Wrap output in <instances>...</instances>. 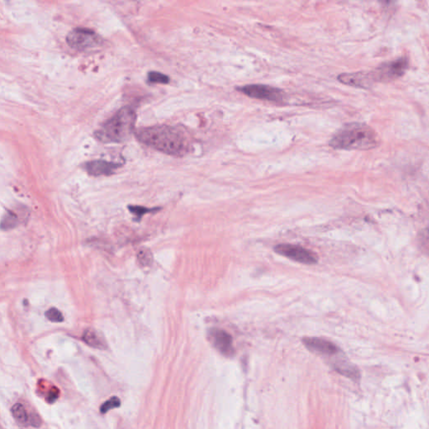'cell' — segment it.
Segmentation results:
<instances>
[{
    "instance_id": "6da1fadb",
    "label": "cell",
    "mask_w": 429,
    "mask_h": 429,
    "mask_svg": "<svg viewBox=\"0 0 429 429\" xmlns=\"http://www.w3.org/2000/svg\"><path fill=\"white\" fill-rule=\"evenodd\" d=\"M137 139L166 155L184 156L188 153L191 143L185 130L174 126L149 127L137 130Z\"/></svg>"
},
{
    "instance_id": "7a4b0ae2",
    "label": "cell",
    "mask_w": 429,
    "mask_h": 429,
    "mask_svg": "<svg viewBox=\"0 0 429 429\" xmlns=\"http://www.w3.org/2000/svg\"><path fill=\"white\" fill-rule=\"evenodd\" d=\"M380 140L376 132L364 124H350L343 127L330 141L335 149L368 150L378 146Z\"/></svg>"
},
{
    "instance_id": "3957f363",
    "label": "cell",
    "mask_w": 429,
    "mask_h": 429,
    "mask_svg": "<svg viewBox=\"0 0 429 429\" xmlns=\"http://www.w3.org/2000/svg\"><path fill=\"white\" fill-rule=\"evenodd\" d=\"M136 118V112L132 107L121 108L96 131V138L108 143L128 140L134 130Z\"/></svg>"
},
{
    "instance_id": "277c9868",
    "label": "cell",
    "mask_w": 429,
    "mask_h": 429,
    "mask_svg": "<svg viewBox=\"0 0 429 429\" xmlns=\"http://www.w3.org/2000/svg\"><path fill=\"white\" fill-rule=\"evenodd\" d=\"M66 43L75 50L85 51L99 46L101 38L93 30L77 27L68 33Z\"/></svg>"
},
{
    "instance_id": "5b68a950",
    "label": "cell",
    "mask_w": 429,
    "mask_h": 429,
    "mask_svg": "<svg viewBox=\"0 0 429 429\" xmlns=\"http://www.w3.org/2000/svg\"><path fill=\"white\" fill-rule=\"evenodd\" d=\"M236 90L251 99L280 103L285 100V93L283 90L270 87L267 85L252 84L236 87Z\"/></svg>"
},
{
    "instance_id": "8992f818",
    "label": "cell",
    "mask_w": 429,
    "mask_h": 429,
    "mask_svg": "<svg viewBox=\"0 0 429 429\" xmlns=\"http://www.w3.org/2000/svg\"><path fill=\"white\" fill-rule=\"evenodd\" d=\"M408 67V62L405 58L387 62L380 66L373 71H370V76L373 82H391L399 78L403 75Z\"/></svg>"
},
{
    "instance_id": "52a82bcc",
    "label": "cell",
    "mask_w": 429,
    "mask_h": 429,
    "mask_svg": "<svg viewBox=\"0 0 429 429\" xmlns=\"http://www.w3.org/2000/svg\"><path fill=\"white\" fill-rule=\"evenodd\" d=\"M275 253L299 264L312 265L318 262L317 257L311 251L298 245L283 243L274 247Z\"/></svg>"
},
{
    "instance_id": "ba28073f",
    "label": "cell",
    "mask_w": 429,
    "mask_h": 429,
    "mask_svg": "<svg viewBox=\"0 0 429 429\" xmlns=\"http://www.w3.org/2000/svg\"><path fill=\"white\" fill-rule=\"evenodd\" d=\"M210 341L220 353L227 357H231L235 354V349L233 347L232 337L227 331L221 329H210L209 332Z\"/></svg>"
},
{
    "instance_id": "9c48e42d",
    "label": "cell",
    "mask_w": 429,
    "mask_h": 429,
    "mask_svg": "<svg viewBox=\"0 0 429 429\" xmlns=\"http://www.w3.org/2000/svg\"><path fill=\"white\" fill-rule=\"evenodd\" d=\"M303 343L308 350L322 356H334L339 353V349L336 345L327 339L317 338V337H309L303 338Z\"/></svg>"
},
{
    "instance_id": "30bf717a",
    "label": "cell",
    "mask_w": 429,
    "mask_h": 429,
    "mask_svg": "<svg viewBox=\"0 0 429 429\" xmlns=\"http://www.w3.org/2000/svg\"><path fill=\"white\" fill-rule=\"evenodd\" d=\"M121 164L109 162L106 160H93L85 164L86 171L93 176H107L114 174V172L120 168Z\"/></svg>"
},
{
    "instance_id": "8fae6325",
    "label": "cell",
    "mask_w": 429,
    "mask_h": 429,
    "mask_svg": "<svg viewBox=\"0 0 429 429\" xmlns=\"http://www.w3.org/2000/svg\"><path fill=\"white\" fill-rule=\"evenodd\" d=\"M82 339L86 344L90 345L91 347L99 349V350H106L107 349V343L104 340L98 331L93 329H87L82 334Z\"/></svg>"
},
{
    "instance_id": "7c38bea8",
    "label": "cell",
    "mask_w": 429,
    "mask_h": 429,
    "mask_svg": "<svg viewBox=\"0 0 429 429\" xmlns=\"http://www.w3.org/2000/svg\"><path fill=\"white\" fill-rule=\"evenodd\" d=\"M333 366L334 370H336L339 373L342 374L344 376H348L353 380H356L360 377L359 370L346 361H343V360L338 361L333 364Z\"/></svg>"
},
{
    "instance_id": "4fadbf2b",
    "label": "cell",
    "mask_w": 429,
    "mask_h": 429,
    "mask_svg": "<svg viewBox=\"0 0 429 429\" xmlns=\"http://www.w3.org/2000/svg\"><path fill=\"white\" fill-rule=\"evenodd\" d=\"M12 414L14 419L17 421L21 425H27L29 421V416L26 412V407L22 404L16 403L11 408Z\"/></svg>"
},
{
    "instance_id": "5bb4252c",
    "label": "cell",
    "mask_w": 429,
    "mask_h": 429,
    "mask_svg": "<svg viewBox=\"0 0 429 429\" xmlns=\"http://www.w3.org/2000/svg\"><path fill=\"white\" fill-rule=\"evenodd\" d=\"M153 261L154 258L150 250L143 247L138 251L137 254V262L141 266H150L153 264Z\"/></svg>"
},
{
    "instance_id": "9a60e30c",
    "label": "cell",
    "mask_w": 429,
    "mask_h": 429,
    "mask_svg": "<svg viewBox=\"0 0 429 429\" xmlns=\"http://www.w3.org/2000/svg\"><path fill=\"white\" fill-rule=\"evenodd\" d=\"M18 223H19L18 216L14 212L8 211L3 216V220H2V229L3 230L13 229L15 227H17Z\"/></svg>"
},
{
    "instance_id": "2e32d148",
    "label": "cell",
    "mask_w": 429,
    "mask_h": 429,
    "mask_svg": "<svg viewBox=\"0 0 429 429\" xmlns=\"http://www.w3.org/2000/svg\"><path fill=\"white\" fill-rule=\"evenodd\" d=\"M129 210L131 213L134 215L136 221H140L143 215L151 213V212H154L155 210H160V209L159 208L156 209V208L144 207V206H138V205H130L129 206Z\"/></svg>"
},
{
    "instance_id": "e0dca14e",
    "label": "cell",
    "mask_w": 429,
    "mask_h": 429,
    "mask_svg": "<svg viewBox=\"0 0 429 429\" xmlns=\"http://www.w3.org/2000/svg\"><path fill=\"white\" fill-rule=\"evenodd\" d=\"M148 81L150 83H155V84H168L169 82V77L158 71H150L148 74Z\"/></svg>"
},
{
    "instance_id": "ac0fdd59",
    "label": "cell",
    "mask_w": 429,
    "mask_h": 429,
    "mask_svg": "<svg viewBox=\"0 0 429 429\" xmlns=\"http://www.w3.org/2000/svg\"><path fill=\"white\" fill-rule=\"evenodd\" d=\"M121 406L120 399L118 396H112L109 400L105 401L100 407V412L101 414H106L110 410L118 408Z\"/></svg>"
},
{
    "instance_id": "d6986e66",
    "label": "cell",
    "mask_w": 429,
    "mask_h": 429,
    "mask_svg": "<svg viewBox=\"0 0 429 429\" xmlns=\"http://www.w3.org/2000/svg\"><path fill=\"white\" fill-rule=\"evenodd\" d=\"M45 317L51 322L61 323L64 320V316L62 312L56 308L48 309L47 311L45 312Z\"/></svg>"
}]
</instances>
